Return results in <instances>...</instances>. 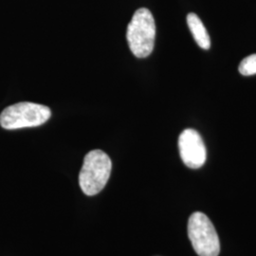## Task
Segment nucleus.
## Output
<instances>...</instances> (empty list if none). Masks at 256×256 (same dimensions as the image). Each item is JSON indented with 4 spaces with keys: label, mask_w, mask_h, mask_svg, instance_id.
<instances>
[{
    "label": "nucleus",
    "mask_w": 256,
    "mask_h": 256,
    "mask_svg": "<svg viewBox=\"0 0 256 256\" xmlns=\"http://www.w3.org/2000/svg\"><path fill=\"white\" fill-rule=\"evenodd\" d=\"M128 46L138 58H146L152 54L156 39L155 19L146 8L137 10L128 24Z\"/></svg>",
    "instance_id": "1"
},
{
    "label": "nucleus",
    "mask_w": 256,
    "mask_h": 256,
    "mask_svg": "<svg viewBox=\"0 0 256 256\" xmlns=\"http://www.w3.org/2000/svg\"><path fill=\"white\" fill-rule=\"evenodd\" d=\"M112 162L104 151L96 149L88 153L79 174V185L86 196L101 192L110 180Z\"/></svg>",
    "instance_id": "2"
},
{
    "label": "nucleus",
    "mask_w": 256,
    "mask_h": 256,
    "mask_svg": "<svg viewBox=\"0 0 256 256\" xmlns=\"http://www.w3.org/2000/svg\"><path fill=\"white\" fill-rule=\"evenodd\" d=\"M52 116L50 108L30 102H21L6 108L0 114V126L7 130L36 128L44 124Z\"/></svg>",
    "instance_id": "3"
},
{
    "label": "nucleus",
    "mask_w": 256,
    "mask_h": 256,
    "mask_svg": "<svg viewBox=\"0 0 256 256\" xmlns=\"http://www.w3.org/2000/svg\"><path fill=\"white\" fill-rule=\"evenodd\" d=\"M188 236L198 256H218L220 238L206 214L196 212L188 221Z\"/></svg>",
    "instance_id": "4"
},
{
    "label": "nucleus",
    "mask_w": 256,
    "mask_h": 256,
    "mask_svg": "<svg viewBox=\"0 0 256 256\" xmlns=\"http://www.w3.org/2000/svg\"><path fill=\"white\" fill-rule=\"evenodd\" d=\"M178 149L183 164L191 169H198L207 158L206 147L200 133L194 129H185L178 138Z\"/></svg>",
    "instance_id": "5"
},
{
    "label": "nucleus",
    "mask_w": 256,
    "mask_h": 256,
    "mask_svg": "<svg viewBox=\"0 0 256 256\" xmlns=\"http://www.w3.org/2000/svg\"><path fill=\"white\" fill-rule=\"evenodd\" d=\"M187 24L196 44L203 50H209L210 46V36L200 18L196 14L191 12L187 16Z\"/></svg>",
    "instance_id": "6"
},
{
    "label": "nucleus",
    "mask_w": 256,
    "mask_h": 256,
    "mask_svg": "<svg viewBox=\"0 0 256 256\" xmlns=\"http://www.w3.org/2000/svg\"><path fill=\"white\" fill-rule=\"evenodd\" d=\"M239 72L244 76L256 74V54L246 57L239 64Z\"/></svg>",
    "instance_id": "7"
}]
</instances>
